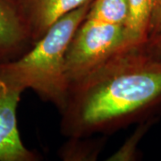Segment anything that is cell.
I'll list each match as a JSON object with an SVG mask.
<instances>
[{"instance_id": "obj_1", "label": "cell", "mask_w": 161, "mask_h": 161, "mask_svg": "<svg viewBox=\"0 0 161 161\" xmlns=\"http://www.w3.org/2000/svg\"><path fill=\"white\" fill-rule=\"evenodd\" d=\"M161 109V60L146 46L125 47L73 83L64 129L80 137L152 118Z\"/></svg>"}, {"instance_id": "obj_2", "label": "cell", "mask_w": 161, "mask_h": 161, "mask_svg": "<svg viewBox=\"0 0 161 161\" xmlns=\"http://www.w3.org/2000/svg\"><path fill=\"white\" fill-rule=\"evenodd\" d=\"M92 1L60 18L29 51L0 62V78L21 92L34 91L63 111L71 89L65 69L66 50Z\"/></svg>"}, {"instance_id": "obj_3", "label": "cell", "mask_w": 161, "mask_h": 161, "mask_svg": "<svg viewBox=\"0 0 161 161\" xmlns=\"http://www.w3.org/2000/svg\"><path fill=\"white\" fill-rule=\"evenodd\" d=\"M126 45L125 27L85 19L70 42L65 69L71 85Z\"/></svg>"}, {"instance_id": "obj_4", "label": "cell", "mask_w": 161, "mask_h": 161, "mask_svg": "<svg viewBox=\"0 0 161 161\" xmlns=\"http://www.w3.org/2000/svg\"><path fill=\"white\" fill-rule=\"evenodd\" d=\"M23 92L0 78V161H35L17 126V108Z\"/></svg>"}, {"instance_id": "obj_5", "label": "cell", "mask_w": 161, "mask_h": 161, "mask_svg": "<svg viewBox=\"0 0 161 161\" xmlns=\"http://www.w3.org/2000/svg\"><path fill=\"white\" fill-rule=\"evenodd\" d=\"M28 43L30 31L20 0H0V58L14 59Z\"/></svg>"}, {"instance_id": "obj_6", "label": "cell", "mask_w": 161, "mask_h": 161, "mask_svg": "<svg viewBox=\"0 0 161 161\" xmlns=\"http://www.w3.org/2000/svg\"><path fill=\"white\" fill-rule=\"evenodd\" d=\"M92 0H20L31 43L47 31L60 18Z\"/></svg>"}, {"instance_id": "obj_7", "label": "cell", "mask_w": 161, "mask_h": 161, "mask_svg": "<svg viewBox=\"0 0 161 161\" xmlns=\"http://www.w3.org/2000/svg\"><path fill=\"white\" fill-rule=\"evenodd\" d=\"M128 17L125 37L128 47L145 45L149 40L150 20L154 0H127Z\"/></svg>"}, {"instance_id": "obj_8", "label": "cell", "mask_w": 161, "mask_h": 161, "mask_svg": "<svg viewBox=\"0 0 161 161\" xmlns=\"http://www.w3.org/2000/svg\"><path fill=\"white\" fill-rule=\"evenodd\" d=\"M128 17L127 0H92L86 18L99 23L123 25Z\"/></svg>"}, {"instance_id": "obj_9", "label": "cell", "mask_w": 161, "mask_h": 161, "mask_svg": "<svg viewBox=\"0 0 161 161\" xmlns=\"http://www.w3.org/2000/svg\"><path fill=\"white\" fill-rule=\"evenodd\" d=\"M157 120V117L150 118L144 123H142L136 132L132 135V137L127 141V142L118 150L115 155L110 158L111 160H133L136 158V146L138 145L140 140L142 138L145 132L151 126L152 123Z\"/></svg>"}, {"instance_id": "obj_10", "label": "cell", "mask_w": 161, "mask_h": 161, "mask_svg": "<svg viewBox=\"0 0 161 161\" xmlns=\"http://www.w3.org/2000/svg\"><path fill=\"white\" fill-rule=\"evenodd\" d=\"M161 32V0H154L150 20L149 40Z\"/></svg>"}, {"instance_id": "obj_11", "label": "cell", "mask_w": 161, "mask_h": 161, "mask_svg": "<svg viewBox=\"0 0 161 161\" xmlns=\"http://www.w3.org/2000/svg\"><path fill=\"white\" fill-rule=\"evenodd\" d=\"M145 46L151 55L161 60V32L150 38Z\"/></svg>"}]
</instances>
